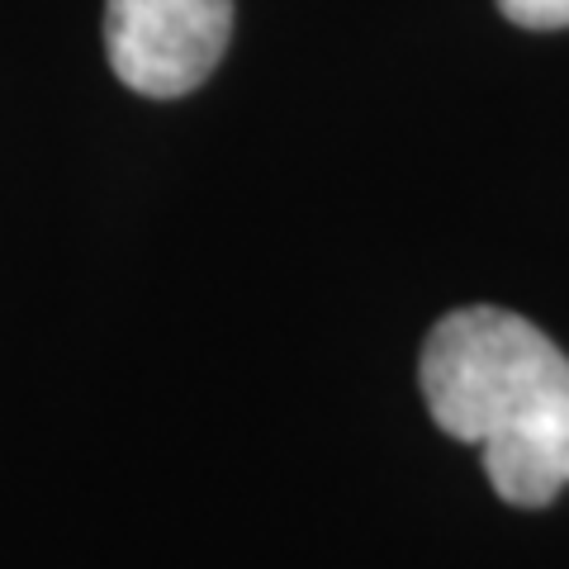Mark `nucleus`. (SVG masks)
Here are the masks:
<instances>
[{
    "label": "nucleus",
    "instance_id": "f03ea898",
    "mask_svg": "<svg viewBox=\"0 0 569 569\" xmlns=\"http://www.w3.org/2000/svg\"><path fill=\"white\" fill-rule=\"evenodd\" d=\"M233 0H104V52L138 96L176 100L219 67Z\"/></svg>",
    "mask_w": 569,
    "mask_h": 569
},
{
    "label": "nucleus",
    "instance_id": "7ed1b4c3",
    "mask_svg": "<svg viewBox=\"0 0 569 569\" xmlns=\"http://www.w3.org/2000/svg\"><path fill=\"white\" fill-rule=\"evenodd\" d=\"M498 10L522 29H569V0H498Z\"/></svg>",
    "mask_w": 569,
    "mask_h": 569
},
{
    "label": "nucleus",
    "instance_id": "f257e3e1",
    "mask_svg": "<svg viewBox=\"0 0 569 569\" xmlns=\"http://www.w3.org/2000/svg\"><path fill=\"white\" fill-rule=\"evenodd\" d=\"M437 427L485 456L493 493L546 508L569 485V356L508 309H456L422 347Z\"/></svg>",
    "mask_w": 569,
    "mask_h": 569
}]
</instances>
